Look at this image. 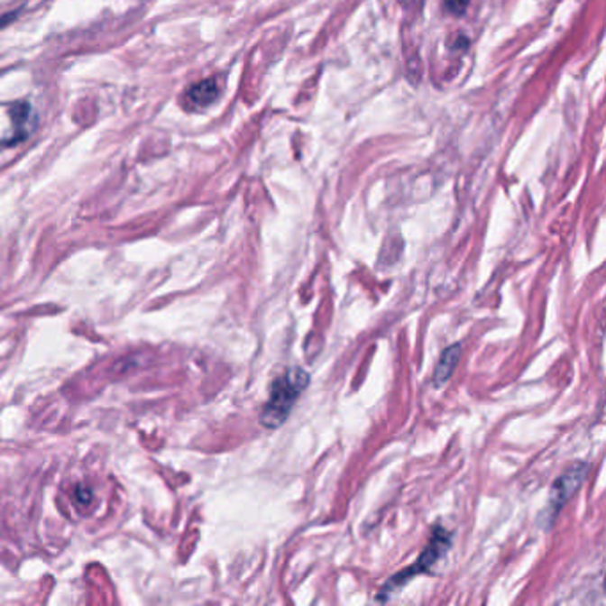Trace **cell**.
Masks as SVG:
<instances>
[{"mask_svg": "<svg viewBox=\"0 0 606 606\" xmlns=\"http://www.w3.org/2000/svg\"><path fill=\"white\" fill-rule=\"evenodd\" d=\"M461 354H463V351H461V345H459V344L448 347V349L441 354L439 363L436 364V370H434V384H436L437 388L445 386V384L450 381V377H452L455 366H457L459 360H461Z\"/></svg>", "mask_w": 606, "mask_h": 606, "instance_id": "8992f818", "label": "cell"}, {"mask_svg": "<svg viewBox=\"0 0 606 606\" xmlns=\"http://www.w3.org/2000/svg\"><path fill=\"white\" fill-rule=\"evenodd\" d=\"M16 18H18V11H9V13L0 14V31L5 29V27H9Z\"/></svg>", "mask_w": 606, "mask_h": 606, "instance_id": "ba28073f", "label": "cell"}, {"mask_svg": "<svg viewBox=\"0 0 606 606\" xmlns=\"http://www.w3.org/2000/svg\"><path fill=\"white\" fill-rule=\"evenodd\" d=\"M9 116H11V123H13V128H11L13 132H11L9 137L4 139V144L5 146H14V144L25 141L31 135L34 115H32L31 104L18 102L9 109Z\"/></svg>", "mask_w": 606, "mask_h": 606, "instance_id": "277c9868", "label": "cell"}, {"mask_svg": "<svg viewBox=\"0 0 606 606\" xmlns=\"http://www.w3.org/2000/svg\"><path fill=\"white\" fill-rule=\"evenodd\" d=\"M450 545H452V537H450V534L445 530V528H441V527H437L436 530H434V536H432V539H430V543H428V546L425 547L424 553L418 556V560L411 565V567H408V569H404L402 573H399V574H395V576H391L390 580H388V583L381 589V592L377 594V600H381V601H386L388 598H391L393 594H397L409 580H413L417 574H422V573H427L445 553H446V549L450 547Z\"/></svg>", "mask_w": 606, "mask_h": 606, "instance_id": "7a4b0ae2", "label": "cell"}, {"mask_svg": "<svg viewBox=\"0 0 606 606\" xmlns=\"http://www.w3.org/2000/svg\"><path fill=\"white\" fill-rule=\"evenodd\" d=\"M470 0H445V7L448 13H452L454 16H461L466 13Z\"/></svg>", "mask_w": 606, "mask_h": 606, "instance_id": "52a82bcc", "label": "cell"}, {"mask_svg": "<svg viewBox=\"0 0 606 606\" xmlns=\"http://www.w3.org/2000/svg\"><path fill=\"white\" fill-rule=\"evenodd\" d=\"M221 95V87L217 84L216 78H205L201 82H196L194 86H190L185 93V102L187 107L192 111H199L205 109L208 106H212Z\"/></svg>", "mask_w": 606, "mask_h": 606, "instance_id": "5b68a950", "label": "cell"}, {"mask_svg": "<svg viewBox=\"0 0 606 606\" xmlns=\"http://www.w3.org/2000/svg\"><path fill=\"white\" fill-rule=\"evenodd\" d=\"M308 384L309 373L303 368H290L278 377L271 386L269 400L260 415V424L267 428H278L285 424Z\"/></svg>", "mask_w": 606, "mask_h": 606, "instance_id": "6da1fadb", "label": "cell"}, {"mask_svg": "<svg viewBox=\"0 0 606 606\" xmlns=\"http://www.w3.org/2000/svg\"><path fill=\"white\" fill-rule=\"evenodd\" d=\"M589 473V466L580 463L571 466L567 472H564L558 481L553 484L551 496H549V507L547 510L551 512V519L558 514V510L573 498V494L583 484L585 477Z\"/></svg>", "mask_w": 606, "mask_h": 606, "instance_id": "3957f363", "label": "cell"}]
</instances>
